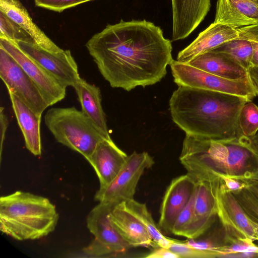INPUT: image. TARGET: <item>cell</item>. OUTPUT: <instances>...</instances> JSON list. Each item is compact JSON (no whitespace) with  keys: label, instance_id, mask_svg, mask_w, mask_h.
Wrapping results in <instances>:
<instances>
[{"label":"cell","instance_id":"6da1fadb","mask_svg":"<svg viewBox=\"0 0 258 258\" xmlns=\"http://www.w3.org/2000/svg\"><path fill=\"white\" fill-rule=\"evenodd\" d=\"M85 46L110 86L127 91L160 82L173 59L171 41L146 20L108 25Z\"/></svg>","mask_w":258,"mask_h":258},{"label":"cell","instance_id":"7a4b0ae2","mask_svg":"<svg viewBox=\"0 0 258 258\" xmlns=\"http://www.w3.org/2000/svg\"><path fill=\"white\" fill-rule=\"evenodd\" d=\"M247 102L237 95L180 86L169 105L173 121L185 134L225 141L241 136L238 117Z\"/></svg>","mask_w":258,"mask_h":258},{"label":"cell","instance_id":"3957f363","mask_svg":"<svg viewBox=\"0 0 258 258\" xmlns=\"http://www.w3.org/2000/svg\"><path fill=\"white\" fill-rule=\"evenodd\" d=\"M179 160L195 182L209 179L215 173L249 184L258 182V149L243 135L216 141L185 134Z\"/></svg>","mask_w":258,"mask_h":258},{"label":"cell","instance_id":"277c9868","mask_svg":"<svg viewBox=\"0 0 258 258\" xmlns=\"http://www.w3.org/2000/svg\"><path fill=\"white\" fill-rule=\"evenodd\" d=\"M58 217L54 205L43 197L16 191L0 198V230L17 240L47 236Z\"/></svg>","mask_w":258,"mask_h":258},{"label":"cell","instance_id":"5b68a950","mask_svg":"<svg viewBox=\"0 0 258 258\" xmlns=\"http://www.w3.org/2000/svg\"><path fill=\"white\" fill-rule=\"evenodd\" d=\"M44 120L58 142L78 152L87 161L105 139L82 111L75 107L51 108Z\"/></svg>","mask_w":258,"mask_h":258},{"label":"cell","instance_id":"8992f818","mask_svg":"<svg viewBox=\"0 0 258 258\" xmlns=\"http://www.w3.org/2000/svg\"><path fill=\"white\" fill-rule=\"evenodd\" d=\"M115 205L99 202L89 213L87 226L94 240L83 250L91 257H116L132 248L115 227L111 212Z\"/></svg>","mask_w":258,"mask_h":258},{"label":"cell","instance_id":"52a82bcc","mask_svg":"<svg viewBox=\"0 0 258 258\" xmlns=\"http://www.w3.org/2000/svg\"><path fill=\"white\" fill-rule=\"evenodd\" d=\"M169 66L173 81L178 86L237 95L249 101L256 96L248 77L239 80L227 79L174 59Z\"/></svg>","mask_w":258,"mask_h":258},{"label":"cell","instance_id":"ba28073f","mask_svg":"<svg viewBox=\"0 0 258 258\" xmlns=\"http://www.w3.org/2000/svg\"><path fill=\"white\" fill-rule=\"evenodd\" d=\"M154 163L148 153L134 152L128 156L125 164L112 181L106 186L99 188L95 200L115 205L134 199L141 177Z\"/></svg>","mask_w":258,"mask_h":258},{"label":"cell","instance_id":"9c48e42d","mask_svg":"<svg viewBox=\"0 0 258 258\" xmlns=\"http://www.w3.org/2000/svg\"><path fill=\"white\" fill-rule=\"evenodd\" d=\"M0 77L8 92L17 95L37 115L49 107L42 92L20 64L0 47Z\"/></svg>","mask_w":258,"mask_h":258},{"label":"cell","instance_id":"30bf717a","mask_svg":"<svg viewBox=\"0 0 258 258\" xmlns=\"http://www.w3.org/2000/svg\"><path fill=\"white\" fill-rule=\"evenodd\" d=\"M217 215L230 236L258 240V226L246 215L232 192L220 179L216 189Z\"/></svg>","mask_w":258,"mask_h":258},{"label":"cell","instance_id":"8fae6325","mask_svg":"<svg viewBox=\"0 0 258 258\" xmlns=\"http://www.w3.org/2000/svg\"><path fill=\"white\" fill-rule=\"evenodd\" d=\"M0 47L7 51L34 81L49 106L65 98L67 87L43 67L23 52L16 44L0 37Z\"/></svg>","mask_w":258,"mask_h":258},{"label":"cell","instance_id":"7c38bea8","mask_svg":"<svg viewBox=\"0 0 258 258\" xmlns=\"http://www.w3.org/2000/svg\"><path fill=\"white\" fill-rule=\"evenodd\" d=\"M15 44L23 52L43 67L67 87H73L81 78L78 65L70 50L63 49L60 52H53L35 42L19 41Z\"/></svg>","mask_w":258,"mask_h":258},{"label":"cell","instance_id":"4fadbf2b","mask_svg":"<svg viewBox=\"0 0 258 258\" xmlns=\"http://www.w3.org/2000/svg\"><path fill=\"white\" fill-rule=\"evenodd\" d=\"M219 178L196 182L193 219L187 233L188 239L202 236L214 223L217 215L216 189Z\"/></svg>","mask_w":258,"mask_h":258},{"label":"cell","instance_id":"5bb4252c","mask_svg":"<svg viewBox=\"0 0 258 258\" xmlns=\"http://www.w3.org/2000/svg\"><path fill=\"white\" fill-rule=\"evenodd\" d=\"M196 182L188 174L173 179L168 186L161 205L158 227L167 233H171L178 215L191 199Z\"/></svg>","mask_w":258,"mask_h":258},{"label":"cell","instance_id":"9a60e30c","mask_svg":"<svg viewBox=\"0 0 258 258\" xmlns=\"http://www.w3.org/2000/svg\"><path fill=\"white\" fill-rule=\"evenodd\" d=\"M172 41L188 37L209 12L211 0H171Z\"/></svg>","mask_w":258,"mask_h":258},{"label":"cell","instance_id":"2e32d148","mask_svg":"<svg viewBox=\"0 0 258 258\" xmlns=\"http://www.w3.org/2000/svg\"><path fill=\"white\" fill-rule=\"evenodd\" d=\"M128 155L111 139H104L97 146L88 161L94 169L100 188L110 183L125 164Z\"/></svg>","mask_w":258,"mask_h":258},{"label":"cell","instance_id":"e0dca14e","mask_svg":"<svg viewBox=\"0 0 258 258\" xmlns=\"http://www.w3.org/2000/svg\"><path fill=\"white\" fill-rule=\"evenodd\" d=\"M238 37L236 29L213 22L201 32L189 45L178 52L176 60L188 63L195 57Z\"/></svg>","mask_w":258,"mask_h":258},{"label":"cell","instance_id":"ac0fdd59","mask_svg":"<svg viewBox=\"0 0 258 258\" xmlns=\"http://www.w3.org/2000/svg\"><path fill=\"white\" fill-rule=\"evenodd\" d=\"M110 215L117 231L131 247L157 246L144 226L127 209L125 202L114 206Z\"/></svg>","mask_w":258,"mask_h":258},{"label":"cell","instance_id":"d6986e66","mask_svg":"<svg viewBox=\"0 0 258 258\" xmlns=\"http://www.w3.org/2000/svg\"><path fill=\"white\" fill-rule=\"evenodd\" d=\"M214 23L234 29L258 23V0H217Z\"/></svg>","mask_w":258,"mask_h":258},{"label":"cell","instance_id":"ffe728a7","mask_svg":"<svg viewBox=\"0 0 258 258\" xmlns=\"http://www.w3.org/2000/svg\"><path fill=\"white\" fill-rule=\"evenodd\" d=\"M81 105L82 112L106 139H111L101 104L99 87L80 78L73 86Z\"/></svg>","mask_w":258,"mask_h":258},{"label":"cell","instance_id":"44dd1931","mask_svg":"<svg viewBox=\"0 0 258 258\" xmlns=\"http://www.w3.org/2000/svg\"><path fill=\"white\" fill-rule=\"evenodd\" d=\"M12 108L23 134L27 149L34 155L41 154V116L35 114L17 95L8 92Z\"/></svg>","mask_w":258,"mask_h":258},{"label":"cell","instance_id":"7402d4cb","mask_svg":"<svg viewBox=\"0 0 258 258\" xmlns=\"http://www.w3.org/2000/svg\"><path fill=\"white\" fill-rule=\"evenodd\" d=\"M186 63L227 79L248 77L247 70L241 65L225 54L213 49L195 57Z\"/></svg>","mask_w":258,"mask_h":258},{"label":"cell","instance_id":"603a6c76","mask_svg":"<svg viewBox=\"0 0 258 258\" xmlns=\"http://www.w3.org/2000/svg\"><path fill=\"white\" fill-rule=\"evenodd\" d=\"M0 11L29 34L37 45L53 52H60L63 50L33 22L28 11L19 1L0 0Z\"/></svg>","mask_w":258,"mask_h":258},{"label":"cell","instance_id":"cb8c5ba5","mask_svg":"<svg viewBox=\"0 0 258 258\" xmlns=\"http://www.w3.org/2000/svg\"><path fill=\"white\" fill-rule=\"evenodd\" d=\"M125 202L127 209L139 220L149 233L156 245L168 248L174 240L164 235L155 224L145 204L134 199Z\"/></svg>","mask_w":258,"mask_h":258},{"label":"cell","instance_id":"d4e9b609","mask_svg":"<svg viewBox=\"0 0 258 258\" xmlns=\"http://www.w3.org/2000/svg\"><path fill=\"white\" fill-rule=\"evenodd\" d=\"M213 50L225 54L247 70L251 66L253 48L247 40L238 38L227 41Z\"/></svg>","mask_w":258,"mask_h":258},{"label":"cell","instance_id":"484cf974","mask_svg":"<svg viewBox=\"0 0 258 258\" xmlns=\"http://www.w3.org/2000/svg\"><path fill=\"white\" fill-rule=\"evenodd\" d=\"M237 124L241 136H254L258 131V106L251 101L246 102L239 112Z\"/></svg>","mask_w":258,"mask_h":258},{"label":"cell","instance_id":"4316f807","mask_svg":"<svg viewBox=\"0 0 258 258\" xmlns=\"http://www.w3.org/2000/svg\"><path fill=\"white\" fill-rule=\"evenodd\" d=\"M0 37L15 43L19 41L35 42L33 38L17 23L0 11Z\"/></svg>","mask_w":258,"mask_h":258},{"label":"cell","instance_id":"83f0119b","mask_svg":"<svg viewBox=\"0 0 258 258\" xmlns=\"http://www.w3.org/2000/svg\"><path fill=\"white\" fill-rule=\"evenodd\" d=\"M232 192L246 215L258 225V198L248 187Z\"/></svg>","mask_w":258,"mask_h":258},{"label":"cell","instance_id":"f1b7e54d","mask_svg":"<svg viewBox=\"0 0 258 258\" xmlns=\"http://www.w3.org/2000/svg\"><path fill=\"white\" fill-rule=\"evenodd\" d=\"M195 191L196 188L189 201L180 212L174 223L171 234L186 237L193 219Z\"/></svg>","mask_w":258,"mask_h":258},{"label":"cell","instance_id":"f546056e","mask_svg":"<svg viewBox=\"0 0 258 258\" xmlns=\"http://www.w3.org/2000/svg\"><path fill=\"white\" fill-rule=\"evenodd\" d=\"M177 254L179 258H211L208 251L195 247L187 243L186 241L174 239L168 248Z\"/></svg>","mask_w":258,"mask_h":258},{"label":"cell","instance_id":"4dcf8cb0","mask_svg":"<svg viewBox=\"0 0 258 258\" xmlns=\"http://www.w3.org/2000/svg\"><path fill=\"white\" fill-rule=\"evenodd\" d=\"M236 30L238 38L247 40L251 43L253 48L251 66L258 67V24L241 27Z\"/></svg>","mask_w":258,"mask_h":258},{"label":"cell","instance_id":"1f68e13d","mask_svg":"<svg viewBox=\"0 0 258 258\" xmlns=\"http://www.w3.org/2000/svg\"><path fill=\"white\" fill-rule=\"evenodd\" d=\"M36 6L49 10L61 12L80 4L93 0H34Z\"/></svg>","mask_w":258,"mask_h":258},{"label":"cell","instance_id":"d6a6232c","mask_svg":"<svg viewBox=\"0 0 258 258\" xmlns=\"http://www.w3.org/2000/svg\"><path fill=\"white\" fill-rule=\"evenodd\" d=\"M214 174L219 178L225 188L231 192L241 190L249 185L245 181L227 175L219 173H215Z\"/></svg>","mask_w":258,"mask_h":258},{"label":"cell","instance_id":"836d02e7","mask_svg":"<svg viewBox=\"0 0 258 258\" xmlns=\"http://www.w3.org/2000/svg\"><path fill=\"white\" fill-rule=\"evenodd\" d=\"M148 254L144 257L147 258H179L178 256L169 248L162 246H156Z\"/></svg>","mask_w":258,"mask_h":258},{"label":"cell","instance_id":"e575fe53","mask_svg":"<svg viewBox=\"0 0 258 258\" xmlns=\"http://www.w3.org/2000/svg\"><path fill=\"white\" fill-rule=\"evenodd\" d=\"M9 125V120L4 112V108H0V137H1V156H2L3 146L5 139L6 133Z\"/></svg>","mask_w":258,"mask_h":258},{"label":"cell","instance_id":"d590c367","mask_svg":"<svg viewBox=\"0 0 258 258\" xmlns=\"http://www.w3.org/2000/svg\"><path fill=\"white\" fill-rule=\"evenodd\" d=\"M247 74L256 95L258 96V67L250 66L247 70Z\"/></svg>","mask_w":258,"mask_h":258},{"label":"cell","instance_id":"8d00e7d4","mask_svg":"<svg viewBox=\"0 0 258 258\" xmlns=\"http://www.w3.org/2000/svg\"><path fill=\"white\" fill-rule=\"evenodd\" d=\"M247 187L258 198V182L250 183Z\"/></svg>","mask_w":258,"mask_h":258},{"label":"cell","instance_id":"74e56055","mask_svg":"<svg viewBox=\"0 0 258 258\" xmlns=\"http://www.w3.org/2000/svg\"><path fill=\"white\" fill-rule=\"evenodd\" d=\"M250 138L254 146L258 149V133Z\"/></svg>","mask_w":258,"mask_h":258},{"label":"cell","instance_id":"f35d334b","mask_svg":"<svg viewBox=\"0 0 258 258\" xmlns=\"http://www.w3.org/2000/svg\"></svg>","mask_w":258,"mask_h":258},{"label":"cell","instance_id":"ab89813d","mask_svg":"<svg viewBox=\"0 0 258 258\" xmlns=\"http://www.w3.org/2000/svg\"><path fill=\"white\" fill-rule=\"evenodd\" d=\"M258 24V23H257Z\"/></svg>","mask_w":258,"mask_h":258}]
</instances>
